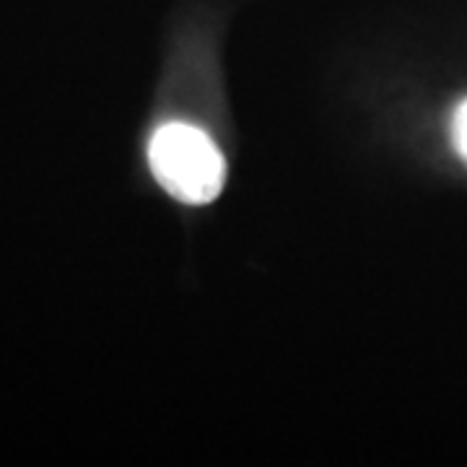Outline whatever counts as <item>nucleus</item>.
Returning a JSON list of instances; mask_svg holds the SVG:
<instances>
[{
    "instance_id": "f03ea898",
    "label": "nucleus",
    "mask_w": 467,
    "mask_h": 467,
    "mask_svg": "<svg viewBox=\"0 0 467 467\" xmlns=\"http://www.w3.org/2000/svg\"><path fill=\"white\" fill-rule=\"evenodd\" d=\"M451 143L457 153L467 161V99L457 104L454 115H451Z\"/></svg>"
},
{
    "instance_id": "f257e3e1",
    "label": "nucleus",
    "mask_w": 467,
    "mask_h": 467,
    "mask_svg": "<svg viewBox=\"0 0 467 467\" xmlns=\"http://www.w3.org/2000/svg\"><path fill=\"white\" fill-rule=\"evenodd\" d=\"M149 167L171 198L187 205L216 201L226 161L213 138L187 122H167L149 140Z\"/></svg>"
}]
</instances>
